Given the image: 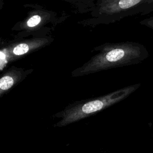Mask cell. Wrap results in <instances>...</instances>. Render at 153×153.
Instances as JSON below:
<instances>
[{
    "label": "cell",
    "instance_id": "6da1fadb",
    "mask_svg": "<svg viewBox=\"0 0 153 153\" xmlns=\"http://www.w3.org/2000/svg\"><path fill=\"white\" fill-rule=\"evenodd\" d=\"M97 53L81 66L71 72L72 76H82L102 71L138 64L149 56L146 48L142 44L126 41L107 42L96 47Z\"/></svg>",
    "mask_w": 153,
    "mask_h": 153
},
{
    "label": "cell",
    "instance_id": "7a4b0ae2",
    "mask_svg": "<svg viewBox=\"0 0 153 153\" xmlns=\"http://www.w3.org/2000/svg\"><path fill=\"white\" fill-rule=\"evenodd\" d=\"M140 85V84L131 85L105 96L78 104L66 111L63 120L59 123V125L65 126L68 124L102 110L126 97L136 90Z\"/></svg>",
    "mask_w": 153,
    "mask_h": 153
},
{
    "label": "cell",
    "instance_id": "3957f363",
    "mask_svg": "<svg viewBox=\"0 0 153 153\" xmlns=\"http://www.w3.org/2000/svg\"><path fill=\"white\" fill-rule=\"evenodd\" d=\"M146 0H99L92 13L93 23H109L142 14Z\"/></svg>",
    "mask_w": 153,
    "mask_h": 153
},
{
    "label": "cell",
    "instance_id": "277c9868",
    "mask_svg": "<svg viewBox=\"0 0 153 153\" xmlns=\"http://www.w3.org/2000/svg\"><path fill=\"white\" fill-rule=\"evenodd\" d=\"M53 41L50 36L34 37L19 39L3 47L0 50V66L1 71L8 63L19 60L36 51Z\"/></svg>",
    "mask_w": 153,
    "mask_h": 153
},
{
    "label": "cell",
    "instance_id": "5b68a950",
    "mask_svg": "<svg viewBox=\"0 0 153 153\" xmlns=\"http://www.w3.org/2000/svg\"><path fill=\"white\" fill-rule=\"evenodd\" d=\"M54 13L44 9H35L28 13L27 17L14 26L16 30L30 33L38 31L47 24L53 21Z\"/></svg>",
    "mask_w": 153,
    "mask_h": 153
},
{
    "label": "cell",
    "instance_id": "8992f818",
    "mask_svg": "<svg viewBox=\"0 0 153 153\" xmlns=\"http://www.w3.org/2000/svg\"><path fill=\"white\" fill-rule=\"evenodd\" d=\"M33 71V69H24L13 66L4 71L0 78V96H2L24 80Z\"/></svg>",
    "mask_w": 153,
    "mask_h": 153
},
{
    "label": "cell",
    "instance_id": "52a82bcc",
    "mask_svg": "<svg viewBox=\"0 0 153 153\" xmlns=\"http://www.w3.org/2000/svg\"><path fill=\"white\" fill-rule=\"evenodd\" d=\"M153 11V0H146L141 15H146Z\"/></svg>",
    "mask_w": 153,
    "mask_h": 153
},
{
    "label": "cell",
    "instance_id": "ba28073f",
    "mask_svg": "<svg viewBox=\"0 0 153 153\" xmlns=\"http://www.w3.org/2000/svg\"><path fill=\"white\" fill-rule=\"evenodd\" d=\"M139 23L142 25H144L150 29H153V16H151L140 21Z\"/></svg>",
    "mask_w": 153,
    "mask_h": 153
}]
</instances>
